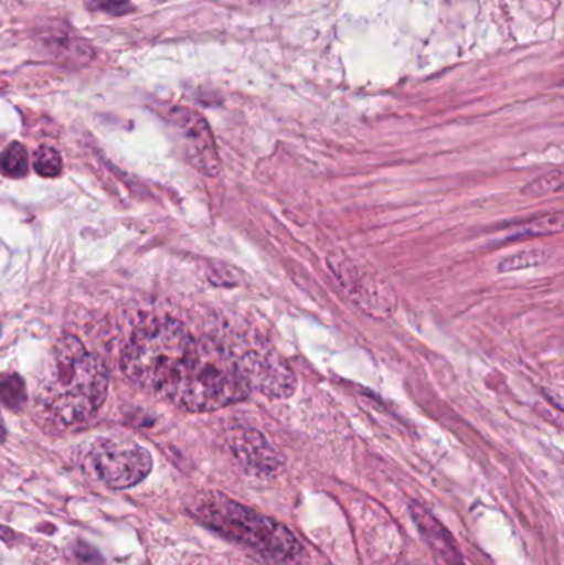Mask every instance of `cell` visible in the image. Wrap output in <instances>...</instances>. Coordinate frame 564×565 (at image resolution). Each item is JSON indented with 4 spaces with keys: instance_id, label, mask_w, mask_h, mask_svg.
<instances>
[{
    "instance_id": "obj_5",
    "label": "cell",
    "mask_w": 564,
    "mask_h": 565,
    "mask_svg": "<svg viewBox=\"0 0 564 565\" xmlns=\"http://www.w3.org/2000/svg\"><path fill=\"white\" fill-rule=\"evenodd\" d=\"M96 478L111 490L136 487L152 470V457L136 441L99 438L89 451Z\"/></svg>"
},
{
    "instance_id": "obj_18",
    "label": "cell",
    "mask_w": 564,
    "mask_h": 565,
    "mask_svg": "<svg viewBox=\"0 0 564 565\" xmlns=\"http://www.w3.org/2000/svg\"><path fill=\"white\" fill-rule=\"evenodd\" d=\"M75 553L76 559L79 561V563L85 565H103L102 556H99L98 553H96L95 550H93L92 546H88V544L85 543H78L75 546Z\"/></svg>"
},
{
    "instance_id": "obj_6",
    "label": "cell",
    "mask_w": 564,
    "mask_h": 565,
    "mask_svg": "<svg viewBox=\"0 0 564 565\" xmlns=\"http://www.w3.org/2000/svg\"><path fill=\"white\" fill-rule=\"evenodd\" d=\"M248 388L268 398H288L295 394L297 377L287 359L272 349L251 351L238 358Z\"/></svg>"
},
{
    "instance_id": "obj_19",
    "label": "cell",
    "mask_w": 564,
    "mask_h": 565,
    "mask_svg": "<svg viewBox=\"0 0 564 565\" xmlns=\"http://www.w3.org/2000/svg\"><path fill=\"white\" fill-rule=\"evenodd\" d=\"M0 537H3V541H7V543H9L10 537H12V533H10L9 530H6V527H3V530H0Z\"/></svg>"
},
{
    "instance_id": "obj_10",
    "label": "cell",
    "mask_w": 564,
    "mask_h": 565,
    "mask_svg": "<svg viewBox=\"0 0 564 565\" xmlns=\"http://www.w3.org/2000/svg\"><path fill=\"white\" fill-rule=\"evenodd\" d=\"M411 511H413V520L416 521L421 534H423L426 543L429 544L437 564L464 565L460 551L457 550L453 536L444 530L443 524L434 520L424 508L417 507V504H413Z\"/></svg>"
},
{
    "instance_id": "obj_3",
    "label": "cell",
    "mask_w": 564,
    "mask_h": 565,
    "mask_svg": "<svg viewBox=\"0 0 564 565\" xmlns=\"http://www.w3.org/2000/svg\"><path fill=\"white\" fill-rule=\"evenodd\" d=\"M192 516L225 540L257 554L272 565L300 564L301 546L278 521L221 493H202L189 507Z\"/></svg>"
},
{
    "instance_id": "obj_4",
    "label": "cell",
    "mask_w": 564,
    "mask_h": 565,
    "mask_svg": "<svg viewBox=\"0 0 564 565\" xmlns=\"http://www.w3.org/2000/svg\"><path fill=\"white\" fill-rule=\"evenodd\" d=\"M195 338L175 319L139 326L126 342L121 365L129 381L166 395Z\"/></svg>"
},
{
    "instance_id": "obj_16",
    "label": "cell",
    "mask_w": 564,
    "mask_h": 565,
    "mask_svg": "<svg viewBox=\"0 0 564 565\" xmlns=\"http://www.w3.org/2000/svg\"><path fill=\"white\" fill-rule=\"evenodd\" d=\"M563 189V172L555 171L550 174L543 175V178L533 181L529 188L523 189V194L526 195H543L550 194V192H560Z\"/></svg>"
},
{
    "instance_id": "obj_20",
    "label": "cell",
    "mask_w": 564,
    "mask_h": 565,
    "mask_svg": "<svg viewBox=\"0 0 564 565\" xmlns=\"http://www.w3.org/2000/svg\"><path fill=\"white\" fill-rule=\"evenodd\" d=\"M3 438H6V430H3V424L2 420H0V441H2Z\"/></svg>"
},
{
    "instance_id": "obj_15",
    "label": "cell",
    "mask_w": 564,
    "mask_h": 565,
    "mask_svg": "<svg viewBox=\"0 0 564 565\" xmlns=\"http://www.w3.org/2000/svg\"><path fill=\"white\" fill-rule=\"evenodd\" d=\"M546 258L549 257L543 250L520 252V254L506 258L499 268L500 271L523 270V268L539 267V265L545 264Z\"/></svg>"
},
{
    "instance_id": "obj_7",
    "label": "cell",
    "mask_w": 564,
    "mask_h": 565,
    "mask_svg": "<svg viewBox=\"0 0 564 565\" xmlns=\"http://www.w3.org/2000/svg\"><path fill=\"white\" fill-rule=\"evenodd\" d=\"M331 271L343 286L351 299L370 315L384 318L394 312L396 296L384 282L368 271L360 270L357 265L338 257L330 260Z\"/></svg>"
},
{
    "instance_id": "obj_1",
    "label": "cell",
    "mask_w": 564,
    "mask_h": 565,
    "mask_svg": "<svg viewBox=\"0 0 564 565\" xmlns=\"http://www.w3.org/2000/svg\"><path fill=\"white\" fill-rule=\"evenodd\" d=\"M105 362L78 338L62 335L53 345L35 392L36 405L56 424H85L98 414L108 395Z\"/></svg>"
},
{
    "instance_id": "obj_13",
    "label": "cell",
    "mask_w": 564,
    "mask_h": 565,
    "mask_svg": "<svg viewBox=\"0 0 564 565\" xmlns=\"http://www.w3.org/2000/svg\"><path fill=\"white\" fill-rule=\"evenodd\" d=\"M563 231V214L545 215V217L535 218V221L523 224L522 227L517 228V237H542V235L558 234Z\"/></svg>"
},
{
    "instance_id": "obj_12",
    "label": "cell",
    "mask_w": 564,
    "mask_h": 565,
    "mask_svg": "<svg viewBox=\"0 0 564 565\" xmlns=\"http://www.w3.org/2000/svg\"><path fill=\"white\" fill-rule=\"evenodd\" d=\"M26 401L25 384L17 374L0 375V404L10 411H19Z\"/></svg>"
},
{
    "instance_id": "obj_8",
    "label": "cell",
    "mask_w": 564,
    "mask_h": 565,
    "mask_svg": "<svg viewBox=\"0 0 564 565\" xmlns=\"http://www.w3.org/2000/svg\"><path fill=\"white\" fill-rule=\"evenodd\" d=\"M171 125L178 131L192 166L211 178L217 175L221 161L207 121L192 109L175 108L171 113Z\"/></svg>"
},
{
    "instance_id": "obj_14",
    "label": "cell",
    "mask_w": 564,
    "mask_h": 565,
    "mask_svg": "<svg viewBox=\"0 0 564 565\" xmlns=\"http://www.w3.org/2000/svg\"><path fill=\"white\" fill-rule=\"evenodd\" d=\"M63 162L56 149L42 146L33 154V169L42 178H56L62 172Z\"/></svg>"
},
{
    "instance_id": "obj_9",
    "label": "cell",
    "mask_w": 564,
    "mask_h": 565,
    "mask_svg": "<svg viewBox=\"0 0 564 565\" xmlns=\"http://www.w3.org/2000/svg\"><path fill=\"white\" fill-rule=\"evenodd\" d=\"M231 447L237 460L255 473L274 475L284 467L280 454L260 431L244 430L234 435Z\"/></svg>"
},
{
    "instance_id": "obj_11",
    "label": "cell",
    "mask_w": 564,
    "mask_h": 565,
    "mask_svg": "<svg viewBox=\"0 0 564 565\" xmlns=\"http://www.w3.org/2000/svg\"><path fill=\"white\" fill-rule=\"evenodd\" d=\"M0 172L7 178H25L29 172V154L20 142H12L0 154Z\"/></svg>"
},
{
    "instance_id": "obj_2",
    "label": "cell",
    "mask_w": 564,
    "mask_h": 565,
    "mask_svg": "<svg viewBox=\"0 0 564 565\" xmlns=\"http://www.w3.org/2000/svg\"><path fill=\"white\" fill-rule=\"evenodd\" d=\"M251 395L241 362L214 339H195L164 397L189 412H212Z\"/></svg>"
},
{
    "instance_id": "obj_17",
    "label": "cell",
    "mask_w": 564,
    "mask_h": 565,
    "mask_svg": "<svg viewBox=\"0 0 564 565\" xmlns=\"http://www.w3.org/2000/svg\"><path fill=\"white\" fill-rule=\"evenodd\" d=\"M89 9L108 13H125L131 9L129 0H88Z\"/></svg>"
}]
</instances>
